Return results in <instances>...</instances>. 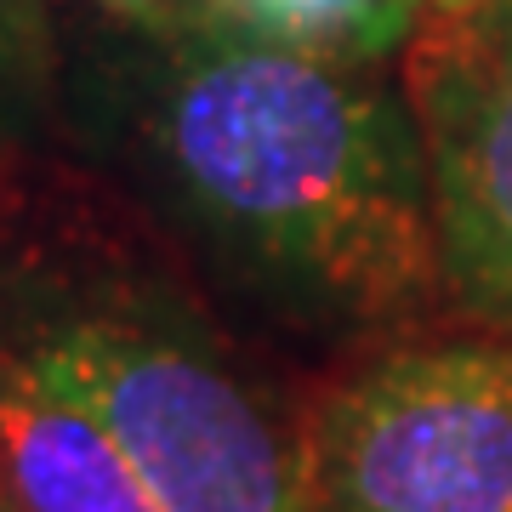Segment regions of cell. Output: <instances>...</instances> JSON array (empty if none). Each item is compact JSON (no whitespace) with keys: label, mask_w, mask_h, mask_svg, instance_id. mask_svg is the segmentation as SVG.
<instances>
[{"label":"cell","mask_w":512,"mask_h":512,"mask_svg":"<svg viewBox=\"0 0 512 512\" xmlns=\"http://www.w3.org/2000/svg\"><path fill=\"white\" fill-rule=\"evenodd\" d=\"M143 46L120 92L131 183L228 302L325 370L450 313L399 69L234 23Z\"/></svg>","instance_id":"cell-1"},{"label":"cell","mask_w":512,"mask_h":512,"mask_svg":"<svg viewBox=\"0 0 512 512\" xmlns=\"http://www.w3.org/2000/svg\"><path fill=\"white\" fill-rule=\"evenodd\" d=\"M0 348L86 404L165 512H313L296 410L165 262L69 200L0 228Z\"/></svg>","instance_id":"cell-2"},{"label":"cell","mask_w":512,"mask_h":512,"mask_svg":"<svg viewBox=\"0 0 512 512\" xmlns=\"http://www.w3.org/2000/svg\"><path fill=\"white\" fill-rule=\"evenodd\" d=\"M313 512H512V336L444 313L296 404Z\"/></svg>","instance_id":"cell-3"},{"label":"cell","mask_w":512,"mask_h":512,"mask_svg":"<svg viewBox=\"0 0 512 512\" xmlns=\"http://www.w3.org/2000/svg\"><path fill=\"white\" fill-rule=\"evenodd\" d=\"M427 148L450 313L512 336V0H444L393 57Z\"/></svg>","instance_id":"cell-4"},{"label":"cell","mask_w":512,"mask_h":512,"mask_svg":"<svg viewBox=\"0 0 512 512\" xmlns=\"http://www.w3.org/2000/svg\"><path fill=\"white\" fill-rule=\"evenodd\" d=\"M0 507L165 512L109 427L0 348Z\"/></svg>","instance_id":"cell-5"},{"label":"cell","mask_w":512,"mask_h":512,"mask_svg":"<svg viewBox=\"0 0 512 512\" xmlns=\"http://www.w3.org/2000/svg\"><path fill=\"white\" fill-rule=\"evenodd\" d=\"M444 0H217V23L330 57L387 63Z\"/></svg>","instance_id":"cell-6"},{"label":"cell","mask_w":512,"mask_h":512,"mask_svg":"<svg viewBox=\"0 0 512 512\" xmlns=\"http://www.w3.org/2000/svg\"><path fill=\"white\" fill-rule=\"evenodd\" d=\"M57 35L46 0H0V160H12L52 114Z\"/></svg>","instance_id":"cell-7"},{"label":"cell","mask_w":512,"mask_h":512,"mask_svg":"<svg viewBox=\"0 0 512 512\" xmlns=\"http://www.w3.org/2000/svg\"><path fill=\"white\" fill-rule=\"evenodd\" d=\"M86 6H97L103 18L137 29L143 40H171V35L217 23V0H86Z\"/></svg>","instance_id":"cell-8"},{"label":"cell","mask_w":512,"mask_h":512,"mask_svg":"<svg viewBox=\"0 0 512 512\" xmlns=\"http://www.w3.org/2000/svg\"><path fill=\"white\" fill-rule=\"evenodd\" d=\"M0 512H6V507H0Z\"/></svg>","instance_id":"cell-9"}]
</instances>
